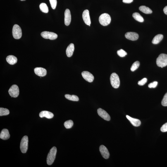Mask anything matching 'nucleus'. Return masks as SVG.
I'll return each mask as SVG.
<instances>
[{"label": "nucleus", "mask_w": 167, "mask_h": 167, "mask_svg": "<svg viewBox=\"0 0 167 167\" xmlns=\"http://www.w3.org/2000/svg\"><path fill=\"white\" fill-rule=\"evenodd\" d=\"M57 152V150L56 148L55 147H53L50 150L48 154L47 160H46L47 164L48 165H51L54 162L56 157Z\"/></svg>", "instance_id": "1"}, {"label": "nucleus", "mask_w": 167, "mask_h": 167, "mask_svg": "<svg viewBox=\"0 0 167 167\" xmlns=\"http://www.w3.org/2000/svg\"><path fill=\"white\" fill-rule=\"evenodd\" d=\"M99 20L100 23L103 26H106L111 23V19L110 15L107 13H104L99 17Z\"/></svg>", "instance_id": "2"}, {"label": "nucleus", "mask_w": 167, "mask_h": 167, "mask_svg": "<svg viewBox=\"0 0 167 167\" xmlns=\"http://www.w3.org/2000/svg\"><path fill=\"white\" fill-rule=\"evenodd\" d=\"M156 63L157 66L161 68L167 65V55L164 54H161L156 60Z\"/></svg>", "instance_id": "3"}, {"label": "nucleus", "mask_w": 167, "mask_h": 167, "mask_svg": "<svg viewBox=\"0 0 167 167\" xmlns=\"http://www.w3.org/2000/svg\"><path fill=\"white\" fill-rule=\"evenodd\" d=\"M110 79L111 85L114 88H118L120 85V82L118 75L116 73H112L110 77Z\"/></svg>", "instance_id": "4"}, {"label": "nucleus", "mask_w": 167, "mask_h": 167, "mask_svg": "<svg viewBox=\"0 0 167 167\" xmlns=\"http://www.w3.org/2000/svg\"><path fill=\"white\" fill-rule=\"evenodd\" d=\"M28 138L27 136H24L22 138L20 144V149L22 153L27 152L28 149Z\"/></svg>", "instance_id": "5"}, {"label": "nucleus", "mask_w": 167, "mask_h": 167, "mask_svg": "<svg viewBox=\"0 0 167 167\" xmlns=\"http://www.w3.org/2000/svg\"><path fill=\"white\" fill-rule=\"evenodd\" d=\"M13 37L15 39H20L22 37V33L19 26L15 24L13 26L12 31Z\"/></svg>", "instance_id": "6"}, {"label": "nucleus", "mask_w": 167, "mask_h": 167, "mask_svg": "<svg viewBox=\"0 0 167 167\" xmlns=\"http://www.w3.org/2000/svg\"><path fill=\"white\" fill-rule=\"evenodd\" d=\"M41 35L46 39H50L51 40H54L58 37V35L54 33L49 31H44L41 33Z\"/></svg>", "instance_id": "7"}, {"label": "nucleus", "mask_w": 167, "mask_h": 167, "mask_svg": "<svg viewBox=\"0 0 167 167\" xmlns=\"http://www.w3.org/2000/svg\"><path fill=\"white\" fill-rule=\"evenodd\" d=\"M8 93L12 97H18L19 93V90L18 86L15 85L12 86L8 90Z\"/></svg>", "instance_id": "8"}, {"label": "nucleus", "mask_w": 167, "mask_h": 167, "mask_svg": "<svg viewBox=\"0 0 167 167\" xmlns=\"http://www.w3.org/2000/svg\"><path fill=\"white\" fill-rule=\"evenodd\" d=\"M97 112L99 116L103 119L107 121H109L111 120L110 115L104 110L99 108L98 109Z\"/></svg>", "instance_id": "9"}, {"label": "nucleus", "mask_w": 167, "mask_h": 167, "mask_svg": "<svg viewBox=\"0 0 167 167\" xmlns=\"http://www.w3.org/2000/svg\"><path fill=\"white\" fill-rule=\"evenodd\" d=\"M82 18L86 24L90 26L91 22L89 12L88 10H84L83 13Z\"/></svg>", "instance_id": "10"}, {"label": "nucleus", "mask_w": 167, "mask_h": 167, "mask_svg": "<svg viewBox=\"0 0 167 167\" xmlns=\"http://www.w3.org/2000/svg\"><path fill=\"white\" fill-rule=\"evenodd\" d=\"M82 75L84 79L88 82H92L93 81L94 76L89 72L85 71L83 72Z\"/></svg>", "instance_id": "11"}, {"label": "nucleus", "mask_w": 167, "mask_h": 167, "mask_svg": "<svg viewBox=\"0 0 167 167\" xmlns=\"http://www.w3.org/2000/svg\"><path fill=\"white\" fill-rule=\"evenodd\" d=\"M99 150L103 157L105 159H108L110 156V154L107 148L103 145H101L99 147Z\"/></svg>", "instance_id": "12"}, {"label": "nucleus", "mask_w": 167, "mask_h": 167, "mask_svg": "<svg viewBox=\"0 0 167 167\" xmlns=\"http://www.w3.org/2000/svg\"><path fill=\"white\" fill-rule=\"evenodd\" d=\"M34 73L38 76L43 77L45 76L47 73V71L45 69L41 67H37L34 69Z\"/></svg>", "instance_id": "13"}, {"label": "nucleus", "mask_w": 167, "mask_h": 167, "mask_svg": "<svg viewBox=\"0 0 167 167\" xmlns=\"http://www.w3.org/2000/svg\"><path fill=\"white\" fill-rule=\"evenodd\" d=\"M126 39L132 41L137 40L139 38V35L137 33L134 32H128L125 34Z\"/></svg>", "instance_id": "14"}, {"label": "nucleus", "mask_w": 167, "mask_h": 167, "mask_svg": "<svg viewBox=\"0 0 167 167\" xmlns=\"http://www.w3.org/2000/svg\"><path fill=\"white\" fill-rule=\"evenodd\" d=\"M71 20V15L70 10L67 9L64 13V23L65 25L68 26L70 24Z\"/></svg>", "instance_id": "15"}, {"label": "nucleus", "mask_w": 167, "mask_h": 167, "mask_svg": "<svg viewBox=\"0 0 167 167\" xmlns=\"http://www.w3.org/2000/svg\"><path fill=\"white\" fill-rule=\"evenodd\" d=\"M10 137L9 131L6 129H3L0 134V138L3 140H8Z\"/></svg>", "instance_id": "16"}, {"label": "nucleus", "mask_w": 167, "mask_h": 167, "mask_svg": "<svg viewBox=\"0 0 167 167\" xmlns=\"http://www.w3.org/2000/svg\"><path fill=\"white\" fill-rule=\"evenodd\" d=\"M126 117L130 121L132 124L135 127H138L140 126L141 125V121L137 119L131 117L127 115Z\"/></svg>", "instance_id": "17"}, {"label": "nucleus", "mask_w": 167, "mask_h": 167, "mask_svg": "<svg viewBox=\"0 0 167 167\" xmlns=\"http://www.w3.org/2000/svg\"><path fill=\"white\" fill-rule=\"evenodd\" d=\"M39 116L41 118L45 117L49 119L52 118L54 117V114L52 113L47 111H42L40 113Z\"/></svg>", "instance_id": "18"}, {"label": "nucleus", "mask_w": 167, "mask_h": 167, "mask_svg": "<svg viewBox=\"0 0 167 167\" xmlns=\"http://www.w3.org/2000/svg\"><path fill=\"white\" fill-rule=\"evenodd\" d=\"M74 50V46L73 44H71L67 47L66 50V53L67 56L70 57L73 56Z\"/></svg>", "instance_id": "19"}, {"label": "nucleus", "mask_w": 167, "mask_h": 167, "mask_svg": "<svg viewBox=\"0 0 167 167\" xmlns=\"http://www.w3.org/2000/svg\"><path fill=\"white\" fill-rule=\"evenodd\" d=\"M6 60L7 62L11 65L14 64L18 61V59L17 58L13 55H10L7 57Z\"/></svg>", "instance_id": "20"}, {"label": "nucleus", "mask_w": 167, "mask_h": 167, "mask_svg": "<svg viewBox=\"0 0 167 167\" xmlns=\"http://www.w3.org/2000/svg\"><path fill=\"white\" fill-rule=\"evenodd\" d=\"M163 36L161 34H158L155 36L152 41L153 44H157L161 42L163 39Z\"/></svg>", "instance_id": "21"}, {"label": "nucleus", "mask_w": 167, "mask_h": 167, "mask_svg": "<svg viewBox=\"0 0 167 167\" xmlns=\"http://www.w3.org/2000/svg\"><path fill=\"white\" fill-rule=\"evenodd\" d=\"M140 11L146 14L152 13V11L150 8L145 6H142L139 8Z\"/></svg>", "instance_id": "22"}, {"label": "nucleus", "mask_w": 167, "mask_h": 167, "mask_svg": "<svg viewBox=\"0 0 167 167\" xmlns=\"http://www.w3.org/2000/svg\"><path fill=\"white\" fill-rule=\"evenodd\" d=\"M132 17L135 20H137L138 21L143 22L144 21L143 18L138 13H133V15H132Z\"/></svg>", "instance_id": "23"}, {"label": "nucleus", "mask_w": 167, "mask_h": 167, "mask_svg": "<svg viewBox=\"0 0 167 167\" xmlns=\"http://www.w3.org/2000/svg\"><path fill=\"white\" fill-rule=\"evenodd\" d=\"M65 97L68 100L73 101H78L79 100V98L77 96L74 95H71L70 94H67L65 95Z\"/></svg>", "instance_id": "24"}, {"label": "nucleus", "mask_w": 167, "mask_h": 167, "mask_svg": "<svg viewBox=\"0 0 167 167\" xmlns=\"http://www.w3.org/2000/svg\"><path fill=\"white\" fill-rule=\"evenodd\" d=\"M39 8L41 11L45 13H47L49 12V9L47 5L45 3H42L40 5Z\"/></svg>", "instance_id": "25"}, {"label": "nucleus", "mask_w": 167, "mask_h": 167, "mask_svg": "<svg viewBox=\"0 0 167 167\" xmlns=\"http://www.w3.org/2000/svg\"><path fill=\"white\" fill-rule=\"evenodd\" d=\"M9 111L7 109L3 108H0V116H7L9 114Z\"/></svg>", "instance_id": "26"}, {"label": "nucleus", "mask_w": 167, "mask_h": 167, "mask_svg": "<svg viewBox=\"0 0 167 167\" xmlns=\"http://www.w3.org/2000/svg\"><path fill=\"white\" fill-rule=\"evenodd\" d=\"M64 125L65 128L67 129L71 128L73 125V122L72 120H70L65 121Z\"/></svg>", "instance_id": "27"}, {"label": "nucleus", "mask_w": 167, "mask_h": 167, "mask_svg": "<svg viewBox=\"0 0 167 167\" xmlns=\"http://www.w3.org/2000/svg\"><path fill=\"white\" fill-rule=\"evenodd\" d=\"M140 63L138 61H137L132 64L131 67V70L132 72H134L140 66Z\"/></svg>", "instance_id": "28"}, {"label": "nucleus", "mask_w": 167, "mask_h": 167, "mask_svg": "<svg viewBox=\"0 0 167 167\" xmlns=\"http://www.w3.org/2000/svg\"><path fill=\"white\" fill-rule=\"evenodd\" d=\"M117 54L119 56L121 57H124L127 55V53L126 52L122 49L118 51H117Z\"/></svg>", "instance_id": "29"}, {"label": "nucleus", "mask_w": 167, "mask_h": 167, "mask_svg": "<svg viewBox=\"0 0 167 167\" xmlns=\"http://www.w3.org/2000/svg\"><path fill=\"white\" fill-rule=\"evenodd\" d=\"M161 105L163 106H167V93L165 95L161 101Z\"/></svg>", "instance_id": "30"}, {"label": "nucleus", "mask_w": 167, "mask_h": 167, "mask_svg": "<svg viewBox=\"0 0 167 167\" xmlns=\"http://www.w3.org/2000/svg\"><path fill=\"white\" fill-rule=\"evenodd\" d=\"M49 1L51 8L53 9H55L56 8L57 4V0H49Z\"/></svg>", "instance_id": "31"}, {"label": "nucleus", "mask_w": 167, "mask_h": 167, "mask_svg": "<svg viewBox=\"0 0 167 167\" xmlns=\"http://www.w3.org/2000/svg\"><path fill=\"white\" fill-rule=\"evenodd\" d=\"M147 79L144 78L142 79V80L139 81L138 84V85H143L147 82Z\"/></svg>", "instance_id": "32"}, {"label": "nucleus", "mask_w": 167, "mask_h": 167, "mask_svg": "<svg viewBox=\"0 0 167 167\" xmlns=\"http://www.w3.org/2000/svg\"><path fill=\"white\" fill-rule=\"evenodd\" d=\"M158 84L157 82L155 81L150 83L148 85V87L149 88H155L157 87Z\"/></svg>", "instance_id": "33"}, {"label": "nucleus", "mask_w": 167, "mask_h": 167, "mask_svg": "<svg viewBox=\"0 0 167 167\" xmlns=\"http://www.w3.org/2000/svg\"><path fill=\"white\" fill-rule=\"evenodd\" d=\"M161 131L163 132H167V123L163 125L161 128Z\"/></svg>", "instance_id": "34"}, {"label": "nucleus", "mask_w": 167, "mask_h": 167, "mask_svg": "<svg viewBox=\"0 0 167 167\" xmlns=\"http://www.w3.org/2000/svg\"><path fill=\"white\" fill-rule=\"evenodd\" d=\"M133 1V0H123V3H131Z\"/></svg>", "instance_id": "35"}, {"label": "nucleus", "mask_w": 167, "mask_h": 167, "mask_svg": "<svg viewBox=\"0 0 167 167\" xmlns=\"http://www.w3.org/2000/svg\"><path fill=\"white\" fill-rule=\"evenodd\" d=\"M163 12L165 14L167 15V6H166L163 9Z\"/></svg>", "instance_id": "36"}, {"label": "nucleus", "mask_w": 167, "mask_h": 167, "mask_svg": "<svg viewBox=\"0 0 167 167\" xmlns=\"http://www.w3.org/2000/svg\"><path fill=\"white\" fill-rule=\"evenodd\" d=\"M20 1H25V0H20Z\"/></svg>", "instance_id": "37"}]
</instances>
